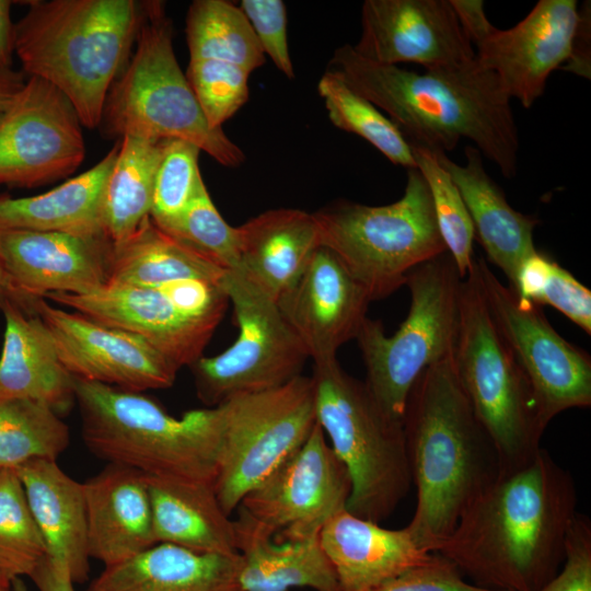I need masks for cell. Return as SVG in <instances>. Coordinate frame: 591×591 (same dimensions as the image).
Listing matches in <instances>:
<instances>
[{"label": "cell", "instance_id": "1", "mask_svg": "<svg viewBox=\"0 0 591 591\" xmlns=\"http://www.w3.org/2000/svg\"><path fill=\"white\" fill-rule=\"evenodd\" d=\"M577 502L571 474L541 448L529 461L501 470L436 554L476 587L538 591L564 563Z\"/></svg>", "mask_w": 591, "mask_h": 591}, {"label": "cell", "instance_id": "6", "mask_svg": "<svg viewBox=\"0 0 591 591\" xmlns=\"http://www.w3.org/2000/svg\"><path fill=\"white\" fill-rule=\"evenodd\" d=\"M136 50L107 94L100 126L108 137L181 139L224 166L244 162L222 128H212L179 68L172 22L161 1L141 3Z\"/></svg>", "mask_w": 591, "mask_h": 591}, {"label": "cell", "instance_id": "21", "mask_svg": "<svg viewBox=\"0 0 591 591\" xmlns=\"http://www.w3.org/2000/svg\"><path fill=\"white\" fill-rule=\"evenodd\" d=\"M45 298L103 325L142 337L177 368L190 367L202 357L216 328L183 312L159 287L106 285L91 294L50 293Z\"/></svg>", "mask_w": 591, "mask_h": 591}, {"label": "cell", "instance_id": "20", "mask_svg": "<svg viewBox=\"0 0 591 591\" xmlns=\"http://www.w3.org/2000/svg\"><path fill=\"white\" fill-rule=\"evenodd\" d=\"M371 301L336 254L320 246L277 304L315 364L336 359L356 339Z\"/></svg>", "mask_w": 591, "mask_h": 591}, {"label": "cell", "instance_id": "7", "mask_svg": "<svg viewBox=\"0 0 591 591\" xmlns=\"http://www.w3.org/2000/svg\"><path fill=\"white\" fill-rule=\"evenodd\" d=\"M311 378L316 421L351 480L346 509L381 523L413 484L403 420L386 413L364 381L348 374L337 359L315 363Z\"/></svg>", "mask_w": 591, "mask_h": 591}, {"label": "cell", "instance_id": "24", "mask_svg": "<svg viewBox=\"0 0 591 591\" xmlns=\"http://www.w3.org/2000/svg\"><path fill=\"white\" fill-rule=\"evenodd\" d=\"M320 542L341 591H359L429 563L434 553L422 548L405 526L385 529L343 509L320 531Z\"/></svg>", "mask_w": 591, "mask_h": 591}, {"label": "cell", "instance_id": "31", "mask_svg": "<svg viewBox=\"0 0 591 591\" xmlns=\"http://www.w3.org/2000/svg\"><path fill=\"white\" fill-rule=\"evenodd\" d=\"M117 152L118 143L93 167L46 193L22 198L0 194V230L106 235L103 198Z\"/></svg>", "mask_w": 591, "mask_h": 591}, {"label": "cell", "instance_id": "48", "mask_svg": "<svg viewBox=\"0 0 591 591\" xmlns=\"http://www.w3.org/2000/svg\"><path fill=\"white\" fill-rule=\"evenodd\" d=\"M581 19L573 40L572 54L566 62L564 69L590 79V49L587 42H590V11H586V5L580 10Z\"/></svg>", "mask_w": 591, "mask_h": 591}, {"label": "cell", "instance_id": "4", "mask_svg": "<svg viewBox=\"0 0 591 591\" xmlns=\"http://www.w3.org/2000/svg\"><path fill=\"white\" fill-rule=\"evenodd\" d=\"M141 19L134 0L30 1L14 24L24 72L58 89L83 127L100 126L109 89L126 66Z\"/></svg>", "mask_w": 591, "mask_h": 591}, {"label": "cell", "instance_id": "38", "mask_svg": "<svg viewBox=\"0 0 591 591\" xmlns=\"http://www.w3.org/2000/svg\"><path fill=\"white\" fill-rule=\"evenodd\" d=\"M416 169L422 175L431 198L438 229L448 253L464 279L473 265L474 228L462 195L450 173L429 150L412 147Z\"/></svg>", "mask_w": 591, "mask_h": 591}, {"label": "cell", "instance_id": "50", "mask_svg": "<svg viewBox=\"0 0 591 591\" xmlns=\"http://www.w3.org/2000/svg\"><path fill=\"white\" fill-rule=\"evenodd\" d=\"M25 82L22 72L12 68H0V112L14 101Z\"/></svg>", "mask_w": 591, "mask_h": 591}, {"label": "cell", "instance_id": "19", "mask_svg": "<svg viewBox=\"0 0 591 591\" xmlns=\"http://www.w3.org/2000/svg\"><path fill=\"white\" fill-rule=\"evenodd\" d=\"M113 251L106 235L0 230V257L16 302L99 291L107 285Z\"/></svg>", "mask_w": 591, "mask_h": 591}, {"label": "cell", "instance_id": "45", "mask_svg": "<svg viewBox=\"0 0 591 591\" xmlns=\"http://www.w3.org/2000/svg\"><path fill=\"white\" fill-rule=\"evenodd\" d=\"M359 591H494L466 581L456 567L434 553L433 558L393 579Z\"/></svg>", "mask_w": 591, "mask_h": 591}, {"label": "cell", "instance_id": "5", "mask_svg": "<svg viewBox=\"0 0 591 591\" xmlns=\"http://www.w3.org/2000/svg\"><path fill=\"white\" fill-rule=\"evenodd\" d=\"M85 447L144 475L215 484L220 406L176 418L141 392L73 376Z\"/></svg>", "mask_w": 591, "mask_h": 591}, {"label": "cell", "instance_id": "39", "mask_svg": "<svg viewBox=\"0 0 591 591\" xmlns=\"http://www.w3.org/2000/svg\"><path fill=\"white\" fill-rule=\"evenodd\" d=\"M161 230L225 271L240 268L237 228L223 220L205 183L182 216Z\"/></svg>", "mask_w": 591, "mask_h": 591}, {"label": "cell", "instance_id": "46", "mask_svg": "<svg viewBox=\"0 0 591 591\" xmlns=\"http://www.w3.org/2000/svg\"><path fill=\"white\" fill-rule=\"evenodd\" d=\"M465 35L475 47L497 31L485 12L483 0H449Z\"/></svg>", "mask_w": 591, "mask_h": 591}, {"label": "cell", "instance_id": "12", "mask_svg": "<svg viewBox=\"0 0 591 591\" xmlns=\"http://www.w3.org/2000/svg\"><path fill=\"white\" fill-rule=\"evenodd\" d=\"M222 286L239 336L223 352L190 366L197 395L209 407L235 395L279 387L302 375L309 358L277 302L240 269L227 271Z\"/></svg>", "mask_w": 591, "mask_h": 591}, {"label": "cell", "instance_id": "10", "mask_svg": "<svg viewBox=\"0 0 591 591\" xmlns=\"http://www.w3.org/2000/svg\"><path fill=\"white\" fill-rule=\"evenodd\" d=\"M462 278L448 252L415 267L405 286L410 293L407 317L392 336L367 317L356 337L364 383L391 416L403 420L412 387L431 364L451 355L460 324Z\"/></svg>", "mask_w": 591, "mask_h": 591}, {"label": "cell", "instance_id": "34", "mask_svg": "<svg viewBox=\"0 0 591 591\" xmlns=\"http://www.w3.org/2000/svg\"><path fill=\"white\" fill-rule=\"evenodd\" d=\"M189 60H217L250 73L265 63V55L242 10L224 0H195L186 18Z\"/></svg>", "mask_w": 591, "mask_h": 591}, {"label": "cell", "instance_id": "41", "mask_svg": "<svg viewBox=\"0 0 591 591\" xmlns=\"http://www.w3.org/2000/svg\"><path fill=\"white\" fill-rule=\"evenodd\" d=\"M245 69L217 60H189L186 78L212 128H222L248 99Z\"/></svg>", "mask_w": 591, "mask_h": 591}, {"label": "cell", "instance_id": "43", "mask_svg": "<svg viewBox=\"0 0 591 591\" xmlns=\"http://www.w3.org/2000/svg\"><path fill=\"white\" fill-rule=\"evenodd\" d=\"M538 591H591V522L577 513L565 542L564 563Z\"/></svg>", "mask_w": 591, "mask_h": 591}, {"label": "cell", "instance_id": "29", "mask_svg": "<svg viewBox=\"0 0 591 591\" xmlns=\"http://www.w3.org/2000/svg\"><path fill=\"white\" fill-rule=\"evenodd\" d=\"M157 544L196 553L239 554L234 520L222 509L213 484L146 475Z\"/></svg>", "mask_w": 591, "mask_h": 591}, {"label": "cell", "instance_id": "25", "mask_svg": "<svg viewBox=\"0 0 591 591\" xmlns=\"http://www.w3.org/2000/svg\"><path fill=\"white\" fill-rule=\"evenodd\" d=\"M242 555L204 554L158 543L106 566L84 591H243Z\"/></svg>", "mask_w": 591, "mask_h": 591}, {"label": "cell", "instance_id": "13", "mask_svg": "<svg viewBox=\"0 0 591 591\" xmlns=\"http://www.w3.org/2000/svg\"><path fill=\"white\" fill-rule=\"evenodd\" d=\"M488 311L533 391L541 419L591 405V358L561 337L542 306L503 286L483 257H474Z\"/></svg>", "mask_w": 591, "mask_h": 591}, {"label": "cell", "instance_id": "32", "mask_svg": "<svg viewBox=\"0 0 591 591\" xmlns=\"http://www.w3.org/2000/svg\"><path fill=\"white\" fill-rule=\"evenodd\" d=\"M227 271L182 244L147 218L114 246L107 285L157 288L184 279L221 283Z\"/></svg>", "mask_w": 591, "mask_h": 591}, {"label": "cell", "instance_id": "36", "mask_svg": "<svg viewBox=\"0 0 591 591\" xmlns=\"http://www.w3.org/2000/svg\"><path fill=\"white\" fill-rule=\"evenodd\" d=\"M69 442L68 426L48 405L31 398L0 399V467L57 460Z\"/></svg>", "mask_w": 591, "mask_h": 591}, {"label": "cell", "instance_id": "23", "mask_svg": "<svg viewBox=\"0 0 591 591\" xmlns=\"http://www.w3.org/2000/svg\"><path fill=\"white\" fill-rule=\"evenodd\" d=\"M450 173L470 213L474 235L488 260L499 267L514 291L522 264L537 250L534 229L538 220L513 209L501 187L488 175L482 153L474 146L464 149L465 163L445 153H434Z\"/></svg>", "mask_w": 591, "mask_h": 591}, {"label": "cell", "instance_id": "14", "mask_svg": "<svg viewBox=\"0 0 591 591\" xmlns=\"http://www.w3.org/2000/svg\"><path fill=\"white\" fill-rule=\"evenodd\" d=\"M85 157L80 118L54 85L30 77L0 112V186L32 188L72 174Z\"/></svg>", "mask_w": 591, "mask_h": 591}, {"label": "cell", "instance_id": "51", "mask_svg": "<svg viewBox=\"0 0 591 591\" xmlns=\"http://www.w3.org/2000/svg\"><path fill=\"white\" fill-rule=\"evenodd\" d=\"M15 296L9 282L7 273L4 270L1 257H0V310L8 301H14Z\"/></svg>", "mask_w": 591, "mask_h": 591}, {"label": "cell", "instance_id": "11", "mask_svg": "<svg viewBox=\"0 0 591 591\" xmlns=\"http://www.w3.org/2000/svg\"><path fill=\"white\" fill-rule=\"evenodd\" d=\"M215 491L228 515L306 441L316 425L314 385L299 375L222 404Z\"/></svg>", "mask_w": 591, "mask_h": 591}, {"label": "cell", "instance_id": "2", "mask_svg": "<svg viewBox=\"0 0 591 591\" xmlns=\"http://www.w3.org/2000/svg\"><path fill=\"white\" fill-rule=\"evenodd\" d=\"M328 70L385 112L412 147L448 154L467 139L502 176L517 174L520 140L511 100L476 56L416 72L371 61L346 44L336 48Z\"/></svg>", "mask_w": 591, "mask_h": 591}, {"label": "cell", "instance_id": "17", "mask_svg": "<svg viewBox=\"0 0 591 591\" xmlns=\"http://www.w3.org/2000/svg\"><path fill=\"white\" fill-rule=\"evenodd\" d=\"M354 48L378 63H417L425 70L475 59L449 0H366Z\"/></svg>", "mask_w": 591, "mask_h": 591}, {"label": "cell", "instance_id": "18", "mask_svg": "<svg viewBox=\"0 0 591 591\" xmlns=\"http://www.w3.org/2000/svg\"><path fill=\"white\" fill-rule=\"evenodd\" d=\"M580 19L576 0H540L514 26L497 28L477 45L476 60L496 74L510 100L530 108L552 72L570 59Z\"/></svg>", "mask_w": 591, "mask_h": 591}, {"label": "cell", "instance_id": "15", "mask_svg": "<svg viewBox=\"0 0 591 591\" xmlns=\"http://www.w3.org/2000/svg\"><path fill=\"white\" fill-rule=\"evenodd\" d=\"M351 493L347 468L328 444L318 422L302 447L237 509L268 529L280 542L320 534L326 521L346 509Z\"/></svg>", "mask_w": 591, "mask_h": 591}, {"label": "cell", "instance_id": "26", "mask_svg": "<svg viewBox=\"0 0 591 591\" xmlns=\"http://www.w3.org/2000/svg\"><path fill=\"white\" fill-rule=\"evenodd\" d=\"M240 270L276 302L322 246L313 213L292 208L265 211L237 227Z\"/></svg>", "mask_w": 591, "mask_h": 591}, {"label": "cell", "instance_id": "40", "mask_svg": "<svg viewBox=\"0 0 591 591\" xmlns=\"http://www.w3.org/2000/svg\"><path fill=\"white\" fill-rule=\"evenodd\" d=\"M200 151L185 140H161L150 215L160 229H165L182 216L204 184L198 166Z\"/></svg>", "mask_w": 591, "mask_h": 591}, {"label": "cell", "instance_id": "47", "mask_svg": "<svg viewBox=\"0 0 591 591\" xmlns=\"http://www.w3.org/2000/svg\"><path fill=\"white\" fill-rule=\"evenodd\" d=\"M30 578L38 591H74L69 569L47 555L39 561Z\"/></svg>", "mask_w": 591, "mask_h": 591}, {"label": "cell", "instance_id": "33", "mask_svg": "<svg viewBox=\"0 0 591 591\" xmlns=\"http://www.w3.org/2000/svg\"><path fill=\"white\" fill-rule=\"evenodd\" d=\"M160 155L161 140L120 139L103 198L104 229L114 246L129 239L150 217Z\"/></svg>", "mask_w": 591, "mask_h": 591}, {"label": "cell", "instance_id": "35", "mask_svg": "<svg viewBox=\"0 0 591 591\" xmlns=\"http://www.w3.org/2000/svg\"><path fill=\"white\" fill-rule=\"evenodd\" d=\"M317 91L334 126L363 138L393 164L407 170L416 167L412 146L398 127L339 74L327 70L318 81Z\"/></svg>", "mask_w": 591, "mask_h": 591}, {"label": "cell", "instance_id": "9", "mask_svg": "<svg viewBox=\"0 0 591 591\" xmlns=\"http://www.w3.org/2000/svg\"><path fill=\"white\" fill-rule=\"evenodd\" d=\"M313 215L322 246L336 254L372 301L405 286L418 265L448 252L428 186L416 167L407 170L404 194L395 202L339 200Z\"/></svg>", "mask_w": 591, "mask_h": 591}, {"label": "cell", "instance_id": "16", "mask_svg": "<svg viewBox=\"0 0 591 591\" xmlns=\"http://www.w3.org/2000/svg\"><path fill=\"white\" fill-rule=\"evenodd\" d=\"M25 310L43 321L60 362L74 378L141 393L175 381L179 368L136 334L63 311L44 298H31Z\"/></svg>", "mask_w": 591, "mask_h": 591}, {"label": "cell", "instance_id": "28", "mask_svg": "<svg viewBox=\"0 0 591 591\" xmlns=\"http://www.w3.org/2000/svg\"><path fill=\"white\" fill-rule=\"evenodd\" d=\"M1 311L0 399L31 398L65 414L76 401L73 376L60 362L45 324L14 301Z\"/></svg>", "mask_w": 591, "mask_h": 591}, {"label": "cell", "instance_id": "52", "mask_svg": "<svg viewBox=\"0 0 591 591\" xmlns=\"http://www.w3.org/2000/svg\"><path fill=\"white\" fill-rule=\"evenodd\" d=\"M12 581L0 570V591H10Z\"/></svg>", "mask_w": 591, "mask_h": 591}, {"label": "cell", "instance_id": "27", "mask_svg": "<svg viewBox=\"0 0 591 591\" xmlns=\"http://www.w3.org/2000/svg\"><path fill=\"white\" fill-rule=\"evenodd\" d=\"M14 470L42 533L47 556L63 564L73 582H83L91 558L83 484L65 473L57 460L33 459Z\"/></svg>", "mask_w": 591, "mask_h": 591}, {"label": "cell", "instance_id": "22", "mask_svg": "<svg viewBox=\"0 0 591 591\" xmlns=\"http://www.w3.org/2000/svg\"><path fill=\"white\" fill-rule=\"evenodd\" d=\"M82 484L90 557L106 567L157 544L144 474L107 464Z\"/></svg>", "mask_w": 591, "mask_h": 591}, {"label": "cell", "instance_id": "3", "mask_svg": "<svg viewBox=\"0 0 591 591\" xmlns=\"http://www.w3.org/2000/svg\"><path fill=\"white\" fill-rule=\"evenodd\" d=\"M452 355L428 367L407 398L403 426L416 508L406 526L436 553L466 508L502 470L499 453L476 418Z\"/></svg>", "mask_w": 591, "mask_h": 591}, {"label": "cell", "instance_id": "30", "mask_svg": "<svg viewBox=\"0 0 591 591\" xmlns=\"http://www.w3.org/2000/svg\"><path fill=\"white\" fill-rule=\"evenodd\" d=\"M234 520L237 551L243 557V591H341L320 534L299 542H275L273 533L244 511Z\"/></svg>", "mask_w": 591, "mask_h": 591}, {"label": "cell", "instance_id": "8", "mask_svg": "<svg viewBox=\"0 0 591 591\" xmlns=\"http://www.w3.org/2000/svg\"><path fill=\"white\" fill-rule=\"evenodd\" d=\"M452 359L459 383L491 438L502 468L533 457L546 426L525 374L488 311L474 260L461 285Z\"/></svg>", "mask_w": 591, "mask_h": 591}, {"label": "cell", "instance_id": "42", "mask_svg": "<svg viewBox=\"0 0 591 591\" xmlns=\"http://www.w3.org/2000/svg\"><path fill=\"white\" fill-rule=\"evenodd\" d=\"M239 8L247 18L264 55L287 78H294L287 36V11L281 0H242Z\"/></svg>", "mask_w": 591, "mask_h": 591}, {"label": "cell", "instance_id": "49", "mask_svg": "<svg viewBox=\"0 0 591 591\" xmlns=\"http://www.w3.org/2000/svg\"><path fill=\"white\" fill-rule=\"evenodd\" d=\"M12 1L0 0V68H11L14 53V24L10 18Z\"/></svg>", "mask_w": 591, "mask_h": 591}, {"label": "cell", "instance_id": "44", "mask_svg": "<svg viewBox=\"0 0 591 591\" xmlns=\"http://www.w3.org/2000/svg\"><path fill=\"white\" fill-rule=\"evenodd\" d=\"M536 304L555 308L588 335L591 334V291L555 260Z\"/></svg>", "mask_w": 591, "mask_h": 591}, {"label": "cell", "instance_id": "37", "mask_svg": "<svg viewBox=\"0 0 591 591\" xmlns=\"http://www.w3.org/2000/svg\"><path fill=\"white\" fill-rule=\"evenodd\" d=\"M47 555L14 467H0V570L14 581L31 576Z\"/></svg>", "mask_w": 591, "mask_h": 591}]
</instances>
